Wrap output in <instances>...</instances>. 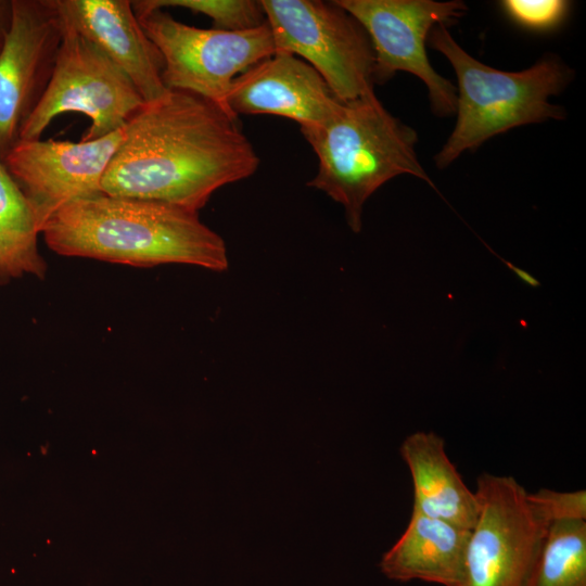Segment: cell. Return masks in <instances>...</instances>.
<instances>
[{
    "label": "cell",
    "instance_id": "1",
    "mask_svg": "<svg viewBox=\"0 0 586 586\" xmlns=\"http://www.w3.org/2000/svg\"><path fill=\"white\" fill-rule=\"evenodd\" d=\"M258 166L235 116L195 94L169 90L127 122L101 191L199 212L216 190Z\"/></svg>",
    "mask_w": 586,
    "mask_h": 586
},
{
    "label": "cell",
    "instance_id": "2",
    "mask_svg": "<svg viewBox=\"0 0 586 586\" xmlns=\"http://www.w3.org/2000/svg\"><path fill=\"white\" fill-rule=\"evenodd\" d=\"M47 245L63 256L131 266L184 264L228 268L224 239L194 212L163 202L99 193L73 201L42 226Z\"/></svg>",
    "mask_w": 586,
    "mask_h": 586
},
{
    "label": "cell",
    "instance_id": "3",
    "mask_svg": "<svg viewBox=\"0 0 586 586\" xmlns=\"http://www.w3.org/2000/svg\"><path fill=\"white\" fill-rule=\"evenodd\" d=\"M301 132L318 158L307 184L343 206L354 232L361 230L366 201L386 181L406 174L433 186L417 156V132L374 92L343 102L329 123Z\"/></svg>",
    "mask_w": 586,
    "mask_h": 586
},
{
    "label": "cell",
    "instance_id": "4",
    "mask_svg": "<svg viewBox=\"0 0 586 586\" xmlns=\"http://www.w3.org/2000/svg\"><path fill=\"white\" fill-rule=\"evenodd\" d=\"M428 41L448 60L457 78V119L434 157L437 168L511 128L565 118L564 109L549 98L566 87L573 72L557 56H544L521 72H505L467 53L445 25L434 26Z\"/></svg>",
    "mask_w": 586,
    "mask_h": 586
},
{
    "label": "cell",
    "instance_id": "5",
    "mask_svg": "<svg viewBox=\"0 0 586 586\" xmlns=\"http://www.w3.org/2000/svg\"><path fill=\"white\" fill-rule=\"evenodd\" d=\"M62 17L63 34L50 81L21 126L18 140L40 139L51 122L67 112L90 119L81 141L102 138L124 128L144 104L130 78Z\"/></svg>",
    "mask_w": 586,
    "mask_h": 586
},
{
    "label": "cell",
    "instance_id": "6",
    "mask_svg": "<svg viewBox=\"0 0 586 586\" xmlns=\"http://www.w3.org/2000/svg\"><path fill=\"white\" fill-rule=\"evenodd\" d=\"M276 52L311 65L341 102L374 92V53L364 27L336 1L260 0Z\"/></svg>",
    "mask_w": 586,
    "mask_h": 586
},
{
    "label": "cell",
    "instance_id": "7",
    "mask_svg": "<svg viewBox=\"0 0 586 586\" xmlns=\"http://www.w3.org/2000/svg\"><path fill=\"white\" fill-rule=\"evenodd\" d=\"M135 14L163 56L165 87L201 97L232 116L227 98L233 79L276 52L267 23L226 31L187 25L163 9Z\"/></svg>",
    "mask_w": 586,
    "mask_h": 586
},
{
    "label": "cell",
    "instance_id": "8",
    "mask_svg": "<svg viewBox=\"0 0 586 586\" xmlns=\"http://www.w3.org/2000/svg\"><path fill=\"white\" fill-rule=\"evenodd\" d=\"M476 484L480 513L456 586H530L549 523L513 476L483 473Z\"/></svg>",
    "mask_w": 586,
    "mask_h": 586
},
{
    "label": "cell",
    "instance_id": "9",
    "mask_svg": "<svg viewBox=\"0 0 586 586\" xmlns=\"http://www.w3.org/2000/svg\"><path fill=\"white\" fill-rule=\"evenodd\" d=\"M364 27L374 53V84L408 72L426 86L433 113H456L457 90L429 62L425 42L436 25H451L468 10L464 2L433 0H335Z\"/></svg>",
    "mask_w": 586,
    "mask_h": 586
},
{
    "label": "cell",
    "instance_id": "10",
    "mask_svg": "<svg viewBox=\"0 0 586 586\" xmlns=\"http://www.w3.org/2000/svg\"><path fill=\"white\" fill-rule=\"evenodd\" d=\"M62 34L56 0H12L0 52V161L18 141L21 126L48 87Z\"/></svg>",
    "mask_w": 586,
    "mask_h": 586
},
{
    "label": "cell",
    "instance_id": "11",
    "mask_svg": "<svg viewBox=\"0 0 586 586\" xmlns=\"http://www.w3.org/2000/svg\"><path fill=\"white\" fill-rule=\"evenodd\" d=\"M124 128L89 141L18 140L1 161L27 199L39 232L64 205L101 191Z\"/></svg>",
    "mask_w": 586,
    "mask_h": 586
},
{
    "label": "cell",
    "instance_id": "12",
    "mask_svg": "<svg viewBox=\"0 0 586 586\" xmlns=\"http://www.w3.org/2000/svg\"><path fill=\"white\" fill-rule=\"evenodd\" d=\"M342 103L311 65L288 52H275L239 75L227 98L237 117L271 114L296 122L301 129L329 123Z\"/></svg>",
    "mask_w": 586,
    "mask_h": 586
},
{
    "label": "cell",
    "instance_id": "13",
    "mask_svg": "<svg viewBox=\"0 0 586 586\" xmlns=\"http://www.w3.org/2000/svg\"><path fill=\"white\" fill-rule=\"evenodd\" d=\"M63 16L132 81L144 103L168 93L163 56L141 27L129 0H56Z\"/></svg>",
    "mask_w": 586,
    "mask_h": 586
},
{
    "label": "cell",
    "instance_id": "14",
    "mask_svg": "<svg viewBox=\"0 0 586 586\" xmlns=\"http://www.w3.org/2000/svg\"><path fill=\"white\" fill-rule=\"evenodd\" d=\"M470 535V530L412 508L405 532L382 556L381 572L397 582L456 586L463 574Z\"/></svg>",
    "mask_w": 586,
    "mask_h": 586
},
{
    "label": "cell",
    "instance_id": "15",
    "mask_svg": "<svg viewBox=\"0 0 586 586\" xmlns=\"http://www.w3.org/2000/svg\"><path fill=\"white\" fill-rule=\"evenodd\" d=\"M399 453L412 477L413 508L471 531L480 504L449 460L444 440L433 432H416L405 438Z\"/></svg>",
    "mask_w": 586,
    "mask_h": 586
},
{
    "label": "cell",
    "instance_id": "16",
    "mask_svg": "<svg viewBox=\"0 0 586 586\" xmlns=\"http://www.w3.org/2000/svg\"><path fill=\"white\" fill-rule=\"evenodd\" d=\"M38 233L27 199L0 161V284L24 275L44 277L47 264L37 246Z\"/></svg>",
    "mask_w": 586,
    "mask_h": 586
},
{
    "label": "cell",
    "instance_id": "17",
    "mask_svg": "<svg viewBox=\"0 0 586 586\" xmlns=\"http://www.w3.org/2000/svg\"><path fill=\"white\" fill-rule=\"evenodd\" d=\"M530 586H586V521L549 524Z\"/></svg>",
    "mask_w": 586,
    "mask_h": 586
},
{
    "label": "cell",
    "instance_id": "18",
    "mask_svg": "<svg viewBox=\"0 0 586 586\" xmlns=\"http://www.w3.org/2000/svg\"><path fill=\"white\" fill-rule=\"evenodd\" d=\"M131 3L135 13L183 8L208 16L213 21V28L218 30L242 31L267 23L260 0H138Z\"/></svg>",
    "mask_w": 586,
    "mask_h": 586
},
{
    "label": "cell",
    "instance_id": "19",
    "mask_svg": "<svg viewBox=\"0 0 586 586\" xmlns=\"http://www.w3.org/2000/svg\"><path fill=\"white\" fill-rule=\"evenodd\" d=\"M501 7L519 25L533 29L555 28L566 15L570 2L563 0H505Z\"/></svg>",
    "mask_w": 586,
    "mask_h": 586
},
{
    "label": "cell",
    "instance_id": "20",
    "mask_svg": "<svg viewBox=\"0 0 586 586\" xmlns=\"http://www.w3.org/2000/svg\"><path fill=\"white\" fill-rule=\"evenodd\" d=\"M530 502L550 524L557 521H586V492H557L542 488L536 493H527Z\"/></svg>",
    "mask_w": 586,
    "mask_h": 586
},
{
    "label": "cell",
    "instance_id": "21",
    "mask_svg": "<svg viewBox=\"0 0 586 586\" xmlns=\"http://www.w3.org/2000/svg\"><path fill=\"white\" fill-rule=\"evenodd\" d=\"M12 18V1L0 0V52L5 42Z\"/></svg>",
    "mask_w": 586,
    "mask_h": 586
},
{
    "label": "cell",
    "instance_id": "22",
    "mask_svg": "<svg viewBox=\"0 0 586 586\" xmlns=\"http://www.w3.org/2000/svg\"><path fill=\"white\" fill-rule=\"evenodd\" d=\"M502 263H505L507 265V267L514 272V275H517V277L519 279H521L523 282H525L526 284L533 286V288H537L540 285L539 281H537L532 275H530L528 272L524 271L523 269H521L520 267H517L510 263H508L507 260H504L501 259Z\"/></svg>",
    "mask_w": 586,
    "mask_h": 586
}]
</instances>
